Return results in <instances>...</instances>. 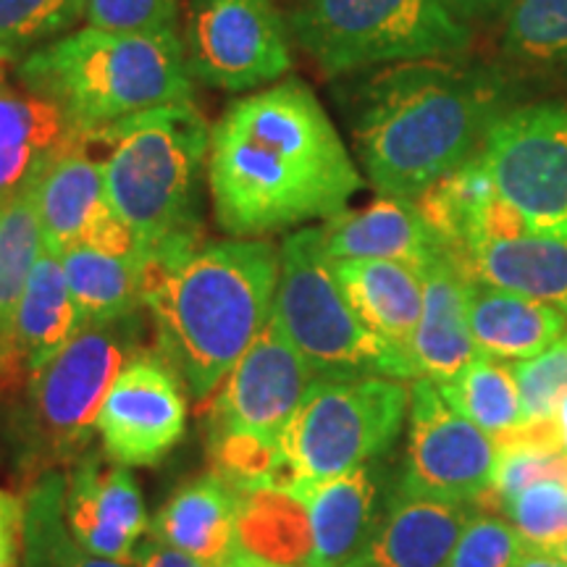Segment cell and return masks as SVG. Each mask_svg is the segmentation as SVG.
<instances>
[{
    "label": "cell",
    "instance_id": "obj_4",
    "mask_svg": "<svg viewBox=\"0 0 567 567\" xmlns=\"http://www.w3.org/2000/svg\"><path fill=\"white\" fill-rule=\"evenodd\" d=\"M84 140L105 147L109 203L134 231L147 266L174 264L203 245L210 130L195 103L142 111Z\"/></svg>",
    "mask_w": 567,
    "mask_h": 567
},
{
    "label": "cell",
    "instance_id": "obj_34",
    "mask_svg": "<svg viewBox=\"0 0 567 567\" xmlns=\"http://www.w3.org/2000/svg\"><path fill=\"white\" fill-rule=\"evenodd\" d=\"M87 13V0H0V63L59 40Z\"/></svg>",
    "mask_w": 567,
    "mask_h": 567
},
{
    "label": "cell",
    "instance_id": "obj_37",
    "mask_svg": "<svg viewBox=\"0 0 567 567\" xmlns=\"http://www.w3.org/2000/svg\"><path fill=\"white\" fill-rule=\"evenodd\" d=\"M528 551L526 542L507 517L478 509L465 526L444 567H515Z\"/></svg>",
    "mask_w": 567,
    "mask_h": 567
},
{
    "label": "cell",
    "instance_id": "obj_46",
    "mask_svg": "<svg viewBox=\"0 0 567 567\" xmlns=\"http://www.w3.org/2000/svg\"><path fill=\"white\" fill-rule=\"evenodd\" d=\"M563 557L567 559V544H565V549H563Z\"/></svg>",
    "mask_w": 567,
    "mask_h": 567
},
{
    "label": "cell",
    "instance_id": "obj_30",
    "mask_svg": "<svg viewBox=\"0 0 567 567\" xmlns=\"http://www.w3.org/2000/svg\"><path fill=\"white\" fill-rule=\"evenodd\" d=\"M24 567H132L122 559L92 555L71 536L66 523V473L48 471L24 496L21 526Z\"/></svg>",
    "mask_w": 567,
    "mask_h": 567
},
{
    "label": "cell",
    "instance_id": "obj_39",
    "mask_svg": "<svg viewBox=\"0 0 567 567\" xmlns=\"http://www.w3.org/2000/svg\"><path fill=\"white\" fill-rule=\"evenodd\" d=\"M24 526V502L0 488V567H17Z\"/></svg>",
    "mask_w": 567,
    "mask_h": 567
},
{
    "label": "cell",
    "instance_id": "obj_22",
    "mask_svg": "<svg viewBox=\"0 0 567 567\" xmlns=\"http://www.w3.org/2000/svg\"><path fill=\"white\" fill-rule=\"evenodd\" d=\"M239 505L243 492L216 473H205L176 488L147 530L205 567H221L239 549Z\"/></svg>",
    "mask_w": 567,
    "mask_h": 567
},
{
    "label": "cell",
    "instance_id": "obj_18",
    "mask_svg": "<svg viewBox=\"0 0 567 567\" xmlns=\"http://www.w3.org/2000/svg\"><path fill=\"white\" fill-rule=\"evenodd\" d=\"M323 245L331 260H394L423 271L446 252L415 200L379 195L360 210L323 221Z\"/></svg>",
    "mask_w": 567,
    "mask_h": 567
},
{
    "label": "cell",
    "instance_id": "obj_43",
    "mask_svg": "<svg viewBox=\"0 0 567 567\" xmlns=\"http://www.w3.org/2000/svg\"><path fill=\"white\" fill-rule=\"evenodd\" d=\"M515 567H567V559L555 551H528Z\"/></svg>",
    "mask_w": 567,
    "mask_h": 567
},
{
    "label": "cell",
    "instance_id": "obj_28",
    "mask_svg": "<svg viewBox=\"0 0 567 567\" xmlns=\"http://www.w3.org/2000/svg\"><path fill=\"white\" fill-rule=\"evenodd\" d=\"M69 292L84 323H105L140 313L145 308L147 258L76 243L61 255Z\"/></svg>",
    "mask_w": 567,
    "mask_h": 567
},
{
    "label": "cell",
    "instance_id": "obj_10",
    "mask_svg": "<svg viewBox=\"0 0 567 567\" xmlns=\"http://www.w3.org/2000/svg\"><path fill=\"white\" fill-rule=\"evenodd\" d=\"M478 153L496 193L530 231L567 239V105L507 109Z\"/></svg>",
    "mask_w": 567,
    "mask_h": 567
},
{
    "label": "cell",
    "instance_id": "obj_26",
    "mask_svg": "<svg viewBox=\"0 0 567 567\" xmlns=\"http://www.w3.org/2000/svg\"><path fill=\"white\" fill-rule=\"evenodd\" d=\"M455 264L471 281L534 297L567 313V239L544 234L481 239Z\"/></svg>",
    "mask_w": 567,
    "mask_h": 567
},
{
    "label": "cell",
    "instance_id": "obj_14",
    "mask_svg": "<svg viewBox=\"0 0 567 567\" xmlns=\"http://www.w3.org/2000/svg\"><path fill=\"white\" fill-rule=\"evenodd\" d=\"M179 375L158 352L142 350L124 365L97 415L103 455L124 467L158 465L187 429Z\"/></svg>",
    "mask_w": 567,
    "mask_h": 567
},
{
    "label": "cell",
    "instance_id": "obj_41",
    "mask_svg": "<svg viewBox=\"0 0 567 567\" xmlns=\"http://www.w3.org/2000/svg\"><path fill=\"white\" fill-rule=\"evenodd\" d=\"M444 3L457 19H463L465 24H471V21L476 19L494 17V13H505L515 0H444Z\"/></svg>",
    "mask_w": 567,
    "mask_h": 567
},
{
    "label": "cell",
    "instance_id": "obj_29",
    "mask_svg": "<svg viewBox=\"0 0 567 567\" xmlns=\"http://www.w3.org/2000/svg\"><path fill=\"white\" fill-rule=\"evenodd\" d=\"M237 538L245 551L279 567H310L313 559L308 507L281 488L243 494Z\"/></svg>",
    "mask_w": 567,
    "mask_h": 567
},
{
    "label": "cell",
    "instance_id": "obj_12",
    "mask_svg": "<svg viewBox=\"0 0 567 567\" xmlns=\"http://www.w3.org/2000/svg\"><path fill=\"white\" fill-rule=\"evenodd\" d=\"M193 80L221 92L271 87L292 69L287 21L271 0H189Z\"/></svg>",
    "mask_w": 567,
    "mask_h": 567
},
{
    "label": "cell",
    "instance_id": "obj_20",
    "mask_svg": "<svg viewBox=\"0 0 567 567\" xmlns=\"http://www.w3.org/2000/svg\"><path fill=\"white\" fill-rule=\"evenodd\" d=\"M82 142L59 105L0 82V203L30 189L55 158Z\"/></svg>",
    "mask_w": 567,
    "mask_h": 567
},
{
    "label": "cell",
    "instance_id": "obj_3",
    "mask_svg": "<svg viewBox=\"0 0 567 567\" xmlns=\"http://www.w3.org/2000/svg\"><path fill=\"white\" fill-rule=\"evenodd\" d=\"M279 271L281 252L268 239L239 237L147 266L145 308L155 352L193 400H208L271 321Z\"/></svg>",
    "mask_w": 567,
    "mask_h": 567
},
{
    "label": "cell",
    "instance_id": "obj_15",
    "mask_svg": "<svg viewBox=\"0 0 567 567\" xmlns=\"http://www.w3.org/2000/svg\"><path fill=\"white\" fill-rule=\"evenodd\" d=\"M90 450L66 471V523L71 536L92 555L130 563L151 528L130 467L105 463Z\"/></svg>",
    "mask_w": 567,
    "mask_h": 567
},
{
    "label": "cell",
    "instance_id": "obj_40",
    "mask_svg": "<svg viewBox=\"0 0 567 567\" xmlns=\"http://www.w3.org/2000/svg\"><path fill=\"white\" fill-rule=\"evenodd\" d=\"M130 565L132 567H205L203 563H197L195 557L184 555V551L168 547V544H163L153 536L137 544Z\"/></svg>",
    "mask_w": 567,
    "mask_h": 567
},
{
    "label": "cell",
    "instance_id": "obj_7",
    "mask_svg": "<svg viewBox=\"0 0 567 567\" xmlns=\"http://www.w3.org/2000/svg\"><path fill=\"white\" fill-rule=\"evenodd\" d=\"M279 252L281 271L274 316L316 379H417L413 358L371 334L352 313L337 284L334 260L326 252L321 226L292 231Z\"/></svg>",
    "mask_w": 567,
    "mask_h": 567
},
{
    "label": "cell",
    "instance_id": "obj_8",
    "mask_svg": "<svg viewBox=\"0 0 567 567\" xmlns=\"http://www.w3.org/2000/svg\"><path fill=\"white\" fill-rule=\"evenodd\" d=\"M289 30L326 76L363 74L402 61L460 59L471 24L444 0H302Z\"/></svg>",
    "mask_w": 567,
    "mask_h": 567
},
{
    "label": "cell",
    "instance_id": "obj_45",
    "mask_svg": "<svg viewBox=\"0 0 567 567\" xmlns=\"http://www.w3.org/2000/svg\"><path fill=\"white\" fill-rule=\"evenodd\" d=\"M555 425H557V439H559V444H563V450L567 452V396H565L563 405H559V410H557Z\"/></svg>",
    "mask_w": 567,
    "mask_h": 567
},
{
    "label": "cell",
    "instance_id": "obj_24",
    "mask_svg": "<svg viewBox=\"0 0 567 567\" xmlns=\"http://www.w3.org/2000/svg\"><path fill=\"white\" fill-rule=\"evenodd\" d=\"M334 276L352 313L371 334L410 352L423 313V276L394 260H334Z\"/></svg>",
    "mask_w": 567,
    "mask_h": 567
},
{
    "label": "cell",
    "instance_id": "obj_42",
    "mask_svg": "<svg viewBox=\"0 0 567 567\" xmlns=\"http://www.w3.org/2000/svg\"><path fill=\"white\" fill-rule=\"evenodd\" d=\"M21 379H24L21 368L13 363L11 358L0 354V400H3L6 394H11Z\"/></svg>",
    "mask_w": 567,
    "mask_h": 567
},
{
    "label": "cell",
    "instance_id": "obj_25",
    "mask_svg": "<svg viewBox=\"0 0 567 567\" xmlns=\"http://www.w3.org/2000/svg\"><path fill=\"white\" fill-rule=\"evenodd\" d=\"M467 323L478 354L499 363H517L555 344L567 331V313L534 297L471 281Z\"/></svg>",
    "mask_w": 567,
    "mask_h": 567
},
{
    "label": "cell",
    "instance_id": "obj_1",
    "mask_svg": "<svg viewBox=\"0 0 567 567\" xmlns=\"http://www.w3.org/2000/svg\"><path fill=\"white\" fill-rule=\"evenodd\" d=\"M205 179L218 226L239 239L329 221L363 187L342 134L295 76L224 111L210 130Z\"/></svg>",
    "mask_w": 567,
    "mask_h": 567
},
{
    "label": "cell",
    "instance_id": "obj_19",
    "mask_svg": "<svg viewBox=\"0 0 567 567\" xmlns=\"http://www.w3.org/2000/svg\"><path fill=\"white\" fill-rule=\"evenodd\" d=\"M476 513L473 505L425 499L394 488L373 536L347 567H444Z\"/></svg>",
    "mask_w": 567,
    "mask_h": 567
},
{
    "label": "cell",
    "instance_id": "obj_2",
    "mask_svg": "<svg viewBox=\"0 0 567 567\" xmlns=\"http://www.w3.org/2000/svg\"><path fill=\"white\" fill-rule=\"evenodd\" d=\"M347 103L365 179L405 200L471 161L509 109L505 76L463 55L363 71Z\"/></svg>",
    "mask_w": 567,
    "mask_h": 567
},
{
    "label": "cell",
    "instance_id": "obj_44",
    "mask_svg": "<svg viewBox=\"0 0 567 567\" xmlns=\"http://www.w3.org/2000/svg\"><path fill=\"white\" fill-rule=\"evenodd\" d=\"M221 567H279V565L266 563V559L255 557V555H250V551H245L243 547H239L229 559H226Z\"/></svg>",
    "mask_w": 567,
    "mask_h": 567
},
{
    "label": "cell",
    "instance_id": "obj_23",
    "mask_svg": "<svg viewBox=\"0 0 567 567\" xmlns=\"http://www.w3.org/2000/svg\"><path fill=\"white\" fill-rule=\"evenodd\" d=\"M38 210L42 250L61 258L76 245L105 213H111L105 189L103 161L90 153L87 142H80L55 158L32 187Z\"/></svg>",
    "mask_w": 567,
    "mask_h": 567
},
{
    "label": "cell",
    "instance_id": "obj_5",
    "mask_svg": "<svg viewBox=\"0 0 567 567\" xmlns=\"http://www.w3.org/2000/svg\"><path fill=\"white\" fill-rule=\"evenodd\" d=\"M19 82L59 105L82 137L142 111L193 103V71L179 32L84 27L21 59Z\"/></svg>",
    "mask_w": 567,
    "mask_h": 567
},
{
    "label": "cell",
    "instance_id": "obj_33",
    "mask_svg": "<svg viewBox=\"0 0 567 567\" xmlns=\"http://www.w3.org/2000/svg\"><path fill=\"white\" fill-rule=\"evenodd\" d=\"M502 51L520 69L567 74V0H515L505 11Z\"/></svg>",
    "mask_w": 567,
    "mask_h": 567
},
{
    "label": "cell",
    "instance_id": "obj_38",
    "mask_svg": "<svg viewBox=\"0 0 567 567\" xmlns=\"http://www.w3.org/2000/svg\"><path fill=\"white\" fill-rule=\"evenodd\" d=\"M84 19L105 32L174 34L179 0H87Z\"/></svg>",
    "mask_w": 567,
    "mask_h": 567
},
{
    "label": "cell",
    "instance_id": "obj_9",
    "mask_svg": "<svg viewBox=\"0 0 567 567\" xmlns=\"http://www.w3.org/2000/svg\"><path fill=\"white\" fill-rule=\"evenodd\" d=\"M410 413V384L386 375L321 381L279 439V484L300 496L310 486L386 457Z\"/></svg>",
    "mask_w": 567,
    "mask_h": 567
},
{
    "label": "cell",
    "instance_id": "obj_31",
    "mask_svg": "<svg viewBox=\"0 0 567 567\" xmlns=\"http://www.w3.org/2000/svg\"><path fill=\"white\" fill-rule=\"evenodd\" d=\"M439 389L452 408L496 442L517 434L526 425L520 392H517L509 363L478 354L455 379L439 384Z\"/></svg>",
    "mask_w": 567,
    "mask_h": 567
},
{
    "label": "cell",
    "instance_id": "obj_32",
    "mask_svg": "<svg viewBox=\"0 0 567 567\" xmlns=\"http://www.w3.org/2000/svg\"><path fill=\"white\" fill-rule=\"evenodd\" d=\"M32 187L0 203V354L11 358L17 365L19 360L11 342L13 316H17L32 268L42 255V234Z\"/></svg>",
    "mask_w": 567,
    "mask_h": 567
},
{
    "label": "cell",
    "instance_id": "obj_21",
    "mask_svg": "<svg viewBox=\"0 0 567 567\" xmlns=\"http://www.w3.org/2000/svg\"><path fill=\"white\" fill-rule=\"evenodd\" d=\"M423 276V313L413 337V363L417 379L436 384L452 381L478 358L467 323V284L471 279L450 252H442Z\"/></svg>",
    "mask_w": 567,
    "mask_h": 567
},
{
    "label": "cell",
    "instance_id": "obj_17",
    "mask_svg": "<svg viewBox=\"0 0 567 567\" xmlns=\"http://www.w3.org/2000/svg\"><path fill=\"white\" fill-rule=\"evenodd\" d=\"M415 205L452 258H457L460 252H465L481 239H509L534 234L509 208L505 197L496 193L481 153L465 161L455 172L442 176L436 184H431Z\"/></svg>",
    "mask_w": 567,
    "mask_h": 567
},
{
    "label": "cell",
    "instance_id": "obj_13",
    "mask_svg": "<svg viewBox=\"0 0 567 567\" xmlns=\"http://www.w3.org/2000/svg\"><path fill=\"white\" fill-rule=\"evenodd\" d=\"M316 375L292 339L271 316L237 365L210 394L205 431L208 436L245 434L279 444L300 410Z\"/></svg>",
    "mask_w": 567,
    "mask_h": 567
},
{
    "label": "cell",
    "instance_id": "obj_16",
    "mask_svg": "<svg viewBox=\"0 0 567 567\" xmlns=\"http://www.w3.org/2000/svg\"><path fill=\"white\" fill-rule=\"evenodd\" d=\"M394 488L392 471L381 457L310 486L297 496L308 507L310 528H313L310 567L350 565L384 517Z\"/></svg>",
    "mask_w": 567,
    "mask_h": 567
},
{
    "label": "cell",
    "instance_id": "obj_27",
    "mask_svg": "<svg viewBox=\"0 0 567 567\" xmlns=\"http://www.w3.org/2000/svg\"><path fill=\"white\" fill-rule=\"evenodd\" d=\"M84 318L69 292L61 258L42 250L13 316L11 342L21 371L30 375L45 365L63 344L80 334Z\"/></svg>",
    "mask_w": 567,
    "mask_h": 567
},
{
    "label": "cell",
    "instance_id": "obj_36",
    "mask_svg": "<svg viewBox=\"0 0 567 567\" xmlns=\"http://www.w3.org/2000/svg\"><path fill=\"white\" fill-rule=\"evenodd\" d=\"M509 368L526 415L523 429H555L557 410L567 396V331L536 358L517 360Z\"/></svg>",
    "mask_w": 567,
    "mask_h": 567
},
{
    "label": "cell",
    "instance_id": "obj_35",
    "mask_svg": "<svg viewBox=\"0 0 567 567\" xmlns=\"http://www.w3.org/2000/svg\"><path fill=\"white\" fill-rule=\"evenodd\" d=\"M499 505L530 551L563 555L567 544V481H536L499 499Z\"/></svg>",
    "mask_w": 567,
    "mask_h": 567
},
{
    "label": "cell",
    "instance_id": "obj_11",
    "mask_svg": "<svg viewBox=\"0 0 567 567\" xmlns=\"http://www.w3.org/2000/svg\"><path fill=\"white\" fill-rule=\"evenodd\" d=\"M408 450L396 492L473 505L494 486L499 444L444 400L431 379L410 381Z\"/></svg>",
    "mask_w": 567,
    "mask_h": 567
},
{
    "label": "cell",
    "instance_id": "obj_6",
    "mask_svg": "<svg viewBox=\"0 0 567 567\" xmlns=\"http://www.w3.org/2000/svg\"><path fill=\"white\" fill-rule=\"evenodd\" d=\"M142 350L140 313L84 323L80 334L27 375L24 394L6 417L3 439L13 463L42 476L87 455L109 389Z\"/></svg>",
    "mask_w": 567,
    "mask_h": 567
}]
</instances>
